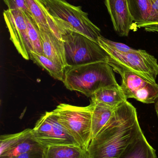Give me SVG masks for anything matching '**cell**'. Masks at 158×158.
I'll return each instance as SVG.
<instances>
[{
  "mask_svg": "<svg viewBox=\"0 0 158 158\" xmlns=\"http://www.w3.org/2000/svg\"><path fill=\"white\" fill-rule=\"evenodd\" d=\"M135 108L128 100L115 108L112 117L92 139L90 158H118L142 133Z\"/></svg>",
  "mask_w": 158,
  "mask_h": 158,
  "instance_id": "6da1fadb",
  "label": "cell"
},
{
  "mask_svg": "<svg viewBox=\"0 0 158 158\" xmlns=\"http://www.w3.org/2000/svg\"><path fill=\"white\" fill-rule=\"evenodd\" d=\"M113 68L107 62H99L77 66H67L63 82L66 88L91 97L100 88L118 85Z\"/></svg>",
  "mask_w": 158,
  "mask_h": 158,
  "instance_id": "7a4b0ae2",
  "label": "cell"
},
{
  "mask_svg": "<svg viewBox=\"0 0 158 158\" xmlns=\"http://www.w3.org/2000/svg\"><path fill=\"white\" fill-rule=\"evenodd\" d=\"M39 1L61 35L64 31H71L98 42L101 30L90 20L81 6L72 5L66 0Z\"/></svg>",
  "mask_w": 158,
  "mask_h": 158,
  "instance_id": "3957f363",
  "label": "cell"
},
{
  "mask_svg": "<svg viewBox=\"0 0 158 158\" xmlns=\"http://www.w3.org/2000/svg\"><path fill=\"white\" fill-rule=\"evenodd\" d=\"M52 111L78 145L88 151L92 140V103L84 107L61 103Z\"/></svg>",
  "mask_w": 158,
  "mask_h": 158,
  "instance_id": "277c9868",
  "label": "cell"
},
{
  "mask_svg": "<svg viewBox=\"0 0 158 158\" xmlns=\"http://www.w3.org/2000/svg\"><path fill=\"white\" fill-rule=\"evenodd\" d=\"M61 36L68 66L108 61L109 56L97 42L70 30L62 31Z\"/></svg>",
  "mask_w": 158,
  "mask_h": 158,
  "instance_id": "5b68a950",
  "label": "cell"
},
{
  "mask_svg": "<svg viewBox=\"0 0 158 158\" xmlns=\"http://www.w3.org/2000/svg\"><path fill=\"white\" fill-rule=\"evenodd\" d=\"M102 48L109 56V61L124 67L149 81L156 82L158 64L155 56L144 50L134 49L131 52L122 53L109 48Z\"/></svg>",
  "mask_w": 158,
  "mask_h": 158,
  "instance_id": "8992f818",
  "label": "cell"
},
{
  "mask_svg": "<svg viewBox=\"0 0 158 158\" xmlns=\"http://www.w3.org/2000/svg\"><path fill=\"white\" fill-rule=\"evenodd\" d=\"M122 78L120 85L125 97L152 104L158 99V84L149 81L124 67L109 60L107 62Z\"/></svg>",
  "mask_w": 158,
  "mask_h": 158,
  "instance_id": "52a82bcc",
  "label": "cell"
},
{
  "mask_svg": "<svg viewBox=\"0 0 158 158\" xmlns=\"http://www.w3.org/2000/svg\"><path fill=\"white\" fill-rule=\"evenodd\" d=\"M31 133L32 139L44 148L60 145L79 146L52 111H46L41 117L32 129Z\"/></svg>",
  "mask_w": 158,
  "mask_h": 158,
  "instance_id": "ba28073f",
  "label": "cell"
},
{
  "mask_svg": "<svg viewBox=\"0 0 158 158\" xmlns=\"http://www.w3.org/2000/svg\"><path fill=\"white\" fill-rule=\"evenodd\" d=\"M3 17L10 34V40L19 53L26 60L30 59L32 51L29 40L25 15L20 10L7 9L3 12Z\"/></svg>",
  "mask_w": 158,
  "mask_h": 158,
  "instance_id": "9c48e42d",
  "label": "cell"
},
{
  "mask_svg": "<svg viewBox=\"0 0 158 158\" xmlns=\"http://www.w3.org/2000/svg\"><path fill=\"white\" fill-rule=\"evenodd\" d=\"M32 129L0 137V158H12L34 149L44 148L32 138Z\"/></svg>",
  "mask_w": 158,
  "mask_h": 158,
  "instance_id": "30bf717a",
  "label": "cell"
},
{
  "mask_svg": "<svg viewBox=\"0 0 158 158\" xmlns=\"http://www.w3.org/2000/svg\"><path fill=\"white\" fill-rule=\"evenodd\" d=\"M114 30L121 37H127L133 24L128 0H105Z\"/></svg>",
  "mask_w": 158,
  "mask_h": 158,
  "instance_id": "8fae6325",
  "label": "cell"
},
{
  "mask_svg": "<svg viewBox=\"0 0 158 158\" xmlns=\"http://www.w3.org/2000/svg\"><path fill=\"white\" fill-rule=\"evenodd\" d=\"M43 55L65 69L68 66L64 42L58 38L47 25L38 24Z\"/></svg>",
  "mask_w": 158,
  "mask_h": 158,
  "instance_id": "7c38bea8",
  "label": "cell"
},
{
  "mask_svg": "<svg viewBox=\"0 0 158 158\" xmlns=\"http://www.w3.org/2000/svg\"><path fill=\"white\" fill-rule=\"evenodd\" d=\"M118 158H157L156 151L142 133Z\"/></svg>",
  "mask_w": 158,
  "mask_h": 158,
  "instance_id": "4fadbf2b",
  "label": "cell"
},
{
  "mask_svg": "<svg viewBox=\"0 0 158 158\" xmlns=\"http://www.w3.org/2000/svg\"><path fill=\"white\" fill-rule=\"evenodd\" d=\"M134 22L139 28L148 31L152 6L150 0H128Z\"/></svg>",
  "mask_w": 158,
  "mask_h": 158,
  "instance_id": "5bb4252c",
  "label": "cell"
},
{
  "mask_svg": "<svg viewBox=\"0 0 158 158\" xmlns=\"http://www.w3.org/2000/svg\"><path fill=\"white\" fill-rule=\"evenodd\" d=\"M91 100L115 107L127 99L120 85L100 88L91 97Z\"/></svg>",
  "mask_w": 158,
  "mask_h": 158,
  "instance_id": "9a60e30c",
  "label": "cell"
},
{
  "mask_svg": "<svg viewBox=\"0 0 158 158\" xmlns=\"http://www.w3.org/2000/svg\"><path fill=\"white\" fill-rule=\"evenodd\" d=\"M43 158H90L88 151L79 146L60 145L44 148Z\"/></svg>",
  "mask_w": 158,
  "mask_h": 158,
  "instance_id": "2e32d148",
  "label": "cell"
},
{
  "mask_svg": "<svg viewBox=\"0 0 158 158\" xmlns=\"http://www.w3.org/2000/svg\"><path fill=\"white\" fill-rule=\"evenodd\" d=\"M92 111V139L96 137L104 128L113 115L115 108L91 100Z\"/></svg>",
  "mask_w": 158,
  "mask_h": 158,
  "instance_id": "e0dca14e",
  "label": "cell"
},
{
  "mask_svg": "<svg viewBox=\"0 0 158 158\" xmlns=\"http://www.w3.org/2000/svg\"><path fill=\"white\" fill-rule=\"evenodd\" d=\"M30 59L38 65L46 70L54 79L63 81L66 69L41 54L32 51L30 52Z\"/></svg>",
  "mask_w": 158,
  "mask_h": 158,
  "instance_id": "ac0fdd59",
  "label": "cell"
},
{
  "mask_svg": "<svg viewBox=\"0 0 158 158\" xmlns=\"http://www.w3.org/2000/svg\"><path fill=\"white\" fill-rule=\"evenodd\" d=\"M24 15L32 51L37 53L43 54L41 39L38 24L30 15L27 13H24Z\"/></svg>",
  "mask_w": 158,
  "mask_h": 158,
  "instance_id": "d6986e66",
  "label": "cell"
},
{
  "mask_svg": "<svg viewBox=\"0 0 158 158\" xmlns=\"http://www.w3.org/2000/svg\"><path fill=\"white\" fill-rule=\"evenodd\" d=\"M30 13L37 24L48 26L47 15L39 0H25Z\"/></svg>",
  "mask_w": 158,
  "mask_h": 158,
  "instance_id": "ffe728a7",
  "label": "cell"
},
{
  "mask_svg": "<svg viewBox=\"0 0 158 158\" xmlns=\"http://www.w3.org/2000/svg\"><path fill=\"white\" fill-rule=\"evenodd\" d=\"M98 42L102 47L109 48L115 52L122 53L129 52L134 50L133 48L124 44L110 40L102 36L98 38Z\"/></svg>",
  "mask_w": 158,
  "mask_h": 158,
  "instance_id": "44dd1931",
  "label": "cell"
},
{
  "mask_svg": "<svg viewBox=\"0 0 158 158\" xmlns=\"http://www.w3.org/2000/svg\"><path fill=\"white\" fill-rule=\"evenodd\" d=\"M152 10L149 19V27L148 31H158V0H150Z\"/></svg>",
  "mask_w": 158,
  "mask_h": 158,
  "instance_id": "7402d4cb",
  "label": "cell"
},
{
  "mask_svg": "<svg viewBox=\"0 0 158 158\" xmlns=\"http://www.w3.org/2000/svg\"><path fill=\"white\" fill-rule=\"evenodd\" d=\"M10 10H20L31 15L25 0H3Z\"/></svg>",
  "mask_w": 158,
  "mask_h": 158,
  "instance_id": "603a6c76",
  "label": "cell"
},
{
  "mask_svg": "<svg viewBox=\"0 0 158 158\" xmlns=\"http://www.w3.org/2000/svg\"><path fill=\"white\" fill-rule=\"evenodd\" d=\"M44 148L34 149L12 158H43Z\"/></svg>",
  "mask_w": 158,
  "mask_h": 158,
  "instance_id": "cb8c5ba5",
  "label": "cell"
},
{
  "mask_svg": "<svg viewBox=\"0 0 158 158\" xmlns=\"http://www.w3.org/2000/svg\"><path fill=\"white\" fill-rule=\"evenodd\" d=\"M155 110H156V113L157 116L158 118V99L155 105Z\"/></svg>",
  "mask_w": 158,
  "mask_h": 158,
  "instance_id": "d4e9b609",
  "label": "cell"
}]
</instances>
